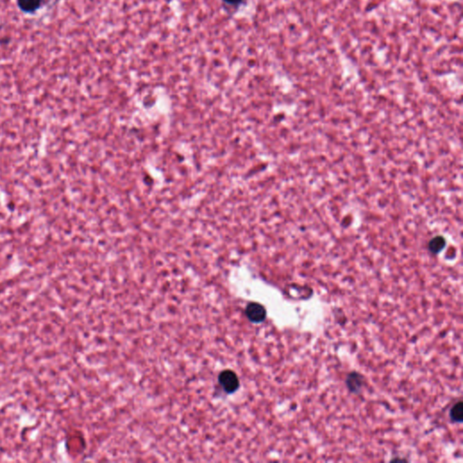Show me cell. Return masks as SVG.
<instances>
[{
    "mask_svg": "<svg viewBox=\"0 0 463 463\" xmlns=\"http://www.w3.org/2000/svg\"><path fill=\"white\" fill-rule=\"evenodd\" d=\"M219 382L223 389L227 393H232L239 387V379L232 371L226 370L221 373Z\"/></svg>",
    "mask_w": 463,
    "mask_h": 463,
    "instance_id": "1",
    "label": "cell"
},
{
    "mask_svg": "<svg viewBox=\"0 0 463 463\" xmlns=\"http://www.w3.org/2000/svg\"><path fill=\"white\" fill-rule=\"evenodd\" d=\"M245 312H246L247 317L252 322H262L266 317V310L264 307L261 304L255 303V302L250 303L247 306Z\"/></svg>",
    "mask_w": 463,
    "mask_h": 463,
    "instance_id": "2",
    "label": "cell"
},
{
    "mask_svg": "<svg viewBox=\"0 0 463 463\" xmlns=\"http://www.w3.org/2000/svg\"><path fill=\"white\" fill-rule=\"evenodd\" d=\"M346 384L347 387L351 393H360L364 386V377L359 373L351 372L347 377Z\"/></svg>",
    "mask_w": 463,
    "mask_h": 463,
    "instance_id": "3",
    "label": "cell"
},
{
    "mask_svg": "<svg viewBox=\"0 0 463 463\" xmlns=\"http://www.w3.org/2000/svg\"><path fill=\"white\" fill-rule=\"evenodd\" d=\"M42 4V0H17V5L26 14H33L39 9Z\"/></svg>",
    "mask_w": 463,
    "mask_h": 463,
    "instance_id": "4",
    "label": "cell"
},
{
    "mask_svg": "<svg viewBox=\"0 0 463 463\" xmlns=\"http://www.w3.org/2000/svg\"><path fill=\"white\" fill-rule=\"evenodd\" d=\"M450 417L453 423H462L463 420V403L460 401L453 405L451 410Z\"/></svg>",
    "mask_w": 463,
    "mask_h": 463,
    "instance_id": "5",
    "label": "cell"
},
{
    "mask_svg": "<svg viewBox=\"0 0 463 463\" xmlns=\"http://www.w3.org/2000/svg\"><path fill=\"white\" fill-rule=\"evenodd\" d=\"M443 245H444V241H443V239H439V242L435 240L434 242H432L430 248H431L432 252H438L441 251V249L443 248Z\"/></svg>",
    "mask_w": 463,
    "mask_h": 463,
    "instance_id": "6",
    "label": "cell"
},
{
    "mask_svg": "<svg viewBox=\"0 0 463 463\" xmlns=\"http://www.w3.org/2000/svg\"><path fill=\"white\" fill-rule=\"evenodd\" d=\"M242 0H225V2H227L228 4H231V5H236V4H239L241 3Z\"/></svg>",
    "mask_w": 463,
    "mask_h": 463,
    "instance_id": "7",
    "label": "cell"
}]
</instances>
